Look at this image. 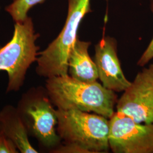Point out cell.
Wrapping results in <instances>:
<instances>
[{
    "instance_id": "6da1fadb",
    "label": "cell",
    "mask_w": 153,
    "mask_h": 153,
    "mask_svg": "<svg viewBox=\"0 0 153 153\" xmlns=\"http://www.w3.org/2000/svg\"><path fill=\"white\" fill-rule=\"evenodd\" d=\"M45 88L58 109L92 112L109 119L115 112L117 95L97 81L81 82L68 74L47 78Z\"/></svg>"
},
{
    "instance_id": "7a4b0ae2",
    "label": "cell",
    "mask_w": 153,
    "mask_h": 153,
    "mask_svg": "<svg viewBox=\"0 0 153 153\" xmlns=\"http://www.w3.org/2000/svg\"><path fill=\"white\" fill-rule=\"evenodd\" d=\"M57 131L64 144H72L86 153H104L109 149V119L79 109H56Z\"/></svg>"
},
{
    "instance_id": "3957f363",
    "label": "cell",
    "mask_w": 153,
    "mask_h": 153,
    "mask_svg": "<svg viewBox=\"0 0 153 153\" xmlns=\"http://www.w3.org/2000/svg\"><path fill=\"white\" fill-rule=\"evenodd\" d=\"M39 37L33 19L28 16L23 22H15L11 40L0 45V71H5L8 76L6 93L17 92L23 85L28 69L38 59Z\"/></svg>"
},
{
    "instance_id": "277c9868",
    "label": "cell",
    "mask_w": 153,
    "mask_h": 153,
    "mask_svg": "<svg viewBox=\"0 0 153 153\" xmlns=\"http://www.w3.org/2000/svg\"><path fill=\"white\" fill-rule=\"evenodd\" d=\"M91 11L90 0H68L67 17L60 33L45 49L39 52L38 75L48 78L68 74V58L78 38V28L83 18Z\"/></svg>"
},
{
    "instance_id": "5b68a950",
    "label": "cell",
    "mask_w": 153,
    "mask_h": 153,
    "mask_svg": "<svg viewBox=\"0 0 153 153\" xmlns=\"http://www.w3.org/2000/svg\"><path fill=\"white\" fill-rule=\"evenodd\" d=\"M53 105L45 88H32L22 95L16 109L29 136L44 147L53 149L62 140L57 131V117Z\"/></svg>"
},
{
    "instance_id": "8992f818",
    "label": "cell",
    "mask_w": 153,
    "mask_h": 153,
    "mask_svg": "<svg viewBox=\"0 0 153 153\" xmlns=\"http://www.w3.org/2000/svg\"><path fill=\"white\" fill-rule=\"evenodd\" d=\"M109 149L115 153H153V124L115 112L109 119Z\"/></svg>"
},
{
    "instance_id": "52a82bcc",
    "label": "cell",
    "mask_w": 153,
    "mask_h": 153,
    "mask_svg": "<svg viewBox=\"0 0 153 153\" xmlns=\"http://www.w3.org/2000/svg\"><path fill=\"white\" fill-rule=\"evenodd\" d=\"M116 105L117 112L137 123L153 124V62L137 74Z\"/></svg>"
},
{
    "instance_id": "ba28073f",
    "label": "cell",
    "mask_w": 153,
    "mask_h": 153,
    "mask_svg": "<svg viewBox=\"0 0 153 153\" xmlns=\"http://www.w3.org/2000/svg\"><path fill=\"white\" fill-rule=\"evenodd\" d=\"M94 61L104 88L115 93L124 92L131 85L121 68L115 39L107 36L99 41L95 46Z\"/></svg>"
},
{
    "instance_id": "9c48e42d",
    "label": "cell",
    "mask_w": 153,
    "mask_h": 153,
    "mask_svg": "<svg viewBox=\"0 0 153 153\" xmlns=\"http://www.w3.org/2000/svg\"><path fill=\"white\" fill-rule=\"evenodd\" d=\"M0 131L15 143L22 153H38L28 138V133L16 107L6 105L0 111Z\"/></svg>"
},
{
    "instance_id": "30bf717a",
    "label": "cell",
    "mask_w": 153,
    "mask_h": 153,
    "mask_svg": "<svg viewBox=\"0 0 153 153\" xmlns=\"http://www.w3.org/2000/svg\"><path fill=\"white\" fill-rule=\"evenodd\" d=\"M91 43L78 38L68 58V73L73 78L83 82H96L98 72L95 61L88 53Z\"/></svg>"
},
{
    "instance_id": "8fae6325",
    "label": "cell",
    "mask_w": 153,
    "mask_h": 153,
    "mask_svg": "<svg viewBox=\"0 0 153 153\" xmlns=\"http://www.w3.org/2000/svg\"><path fill=\"white\" fill-rule=\"evenodd\" d=\"M45 1L46 0H14L6 7L5 10L14 22H23L28 17V13L32 7Z\"/></svg>"
},
{
    "instance_id": "7c38bea8",
    "label": "cell",
    "mask_w": 153,
    "mask_h": 153,
    "mask_svg": "<svg viewBox=\"0 0 153 153\" xmlns=\"http://www.w3.org/2000/svg\"><path fill=\"white\" fill-rule=\"evenodd\" d=\"M19 151L15 143L0 131V153H18Z\"/></svg>"
},
{
    "instance_id": "4fadbf2b",
    "label": "cell",
    "mask_w": 153,
    "mask_h": 153,
    "mask_svg": "<svg viewBox=\"0 0 153 153\" xmlns=\"http://www.w3.org/2000/svg\"><path fill=\"white\" fill-rule=\"evenodd\" d=\"M151 10L153 12V0L151 1ZM153 59V38L137 62V65L143 66Z\"/></svg>"
}]
</instances>
